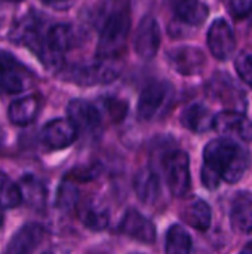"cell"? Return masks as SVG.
Returning a JSON list of instances; mask_svg holds the SVG:
<instances>
[{
    "label": "cell",
    "instance_id": "15",
    "mask_svg": "<svg viewBox=\"0 0 252 254\" xmlns=\"http://www.w3.org/2000/svg\"><path fill=\"white\" fill-rule=\"evenodd\" d=\"M230 222L235 231L241 234L252 232V193L239 192L232 201Z\"/></svg>",
    "mask_w": 252,
    "mask_h": 254
},
{
    "label": "cell",
    "instance_id": "33",
    "mask_svg": "<svg viewBox=\"0 0 252 254\" xmlns=\"http://www.w3.org/2000/svg\"><path fill=\"white\" fill-rule=\"evenodd\" d=\"M3 1H12V3H16V1H21V0H3Z\"/></svg>",
    "mask_w": 252,
    "mask_h": 254
},
{
    "label": "cell",
    "instance_id": "26",
    "mask_svg": "<svg viewBox=\"0 0 252 254\" xmlns=\"http://www.w3.org/2000/svg\"><path fill=\"white\" fill-rule=\"evenodd\" d=\"M79 201V190L71 182H62L58 195H56V205L62 210H71Z\"/></svg>",
    "mask_w": 252,
    "mask_h": 254
},
{
    "label": "cell",
    "instance_id": "7",
    "mask_svg": "<svg viewBox=\"0 0 252 254\" xmlns=\"http://www.w3.org/2000/svg\"><path fill=\"white\" fill-rule=\"evenodd\" d=\"M206 43H208L211 54L217 60L220 61L229 60L233 55L235 48H236V37L230 24L223 18L214 19L208 30Z\"/></svg>",
    "mask_w": 252,
    "mask_h": 254
},
{
    "label": "cell",
    "instance_id": "30",
    "mask_svg": "<svg viewBox=\"0 0 252 254\" xmlns=\"http://www.w3.org/2000/svg\"><path fill=\"white\" fill-rule=\"evenodd\" d=\"M43 3H48V4H59V3H65L68 0H42Z\"/></svg>",
    "mask_w": 252,
    "mask_h": 254
},
{
    "label": "cell",
    "instance_id": "12",
    "mask_svg": "<svg viewBox=\"0 0 252 254\" xmlns=\"http://www.w3.org/2000/svg\"><path fill=\"white\" fill-rule=\"evenodd\" d=\"M77 138V128L71 121L53 119L42 129V141L50 149H65Z\"/></svg>",
    "mask_w": 252,
    "mask_h": 254
},
{
    "label": "cell",
    "instance_id": "25",
    "mask_svg": "<svg viewBox=\"0 0 252 254\" xmlns=\"http://www.w3.org/2000/svg\"><path fill=\"white\" fill-rule=\"evenodd\" d=\"M22 202L19 186L4 173L0 171V207L15 208Z\"/></svg>",
    "mask_w": 252,
    "mask_h": 254
},
{
    "label": "cell",
    "instance_id": "22",
    "mask_svg": "<svg viewBox=\"0 0 252 254\" xmlns=\"http://www.w3.org/2000/svg\"><path fill=\"white\" fill-rule=\"evenodd\" d=\"M184 220L195 229L205 232L211 226L212 220V211L208 202L203 199H195L190 202L184 211Z\"/></svg>",
    "mask_w": 252,
    "mask_h": 254
},
{
    "label": "cell",
    "instance_id": "8",
    "mask_svg": "<svg viewBox=\"0 0 252 254\" xmlns=\"http://www.w3.org/2000/svg\"><path fill=\"white\" fill-rule=\"evenodd\" d=\"M169 65L183 76H195L205 68L206 58L202 49L195 46H178L166 55Z\"/></svg>",
    "mask_w": 252,
    "mask_h": 254
},
{
    "label": "cell",
    "instance_id": "21",
    "mask_svg": "<svg viewBox=\"0 0 252 254\" xmlns=\"http://www.w3.org/2000/svg\"><path fill=\"white\" fill-rule=\"evenodd\" d=\"M39 113V100L34 95H28L13 101L9 107V119L12 124L25 127L30 125Z\"/></svg>",
    "mask_w": 252,
    "mask_h": 254
},
{
    "label": "cell",
    "instance_id": "13",
    "mask_svg": "<svg viewBox=\"0 0 252 254\" xmlns=\"http://www.w3.org/2000/svg\"><path fill=\"white\" fill-rule=\"evenodd\" d=\"M45 240V229L37 223H28L22 226L10 240L7 253L24 254L34 252Z\"/></svg>",
    "mask_w": 252,
    "mask_h": 254
},
{
    "label": "cell",
    "instance_id": "5",
    "mask_svg": "<svg viewBox=\"0 0 252 254\" xmlns=\"http://www.w3.org/2000/svg\"><path fill=\"white\" fill-rule=\"evenodd\" d=\"M163 167L171 193L177 198L186 196L192 186L189 155L183 150H174L165 158Z\"/></svg>",
    "mask_w": 252,
    "mask_h": 254
},
{
    "label": "cell",
    "instance_id": "20",
    "mask_svg": "<svg viewBox=\"0 0 252 254\" xmlns=\"http://www.w3.org/2000/svg\"><path fill=\"white\" fill-rule=\"evenodd\" d=\"M177 18L192 27L202 25L209 13L208 6L201 0H172Z\"/></svg>",
    "mask_w": 252,
    "mask_h": 254
},
{
    "label": "cell",
    "instance_id": "31",
    "mask_svg": "<svg viewBox=\"0 0 252 254\" xmlns=\"http://www.w3.org/2000/svg\"><path fill=\"white\" fill-rule=\"evenodd\" d=\"M241 252H242V253H252V241H250Z\"/></svg>",
    "mask_w": 252,
    "mask_h": 254
},
{
    "label": "cell",
    "instance_id": "4",
    "mask_svg": "<svg viewBox=\"0 0 252 254\" xmlns=\"http://www.w3.org/2000/svg\"><path fill=\"white\" fill-rule=\"evenodd\" d=\"M206 91L212 98L224 104L229 110L245 113L248 107L245 91L226 71H217L208 82Z\"/></svg>",
    "mask_w": 252,
    "mask_h": 254
},
{
    "label": "cell",
    "instance_id": "17",
    "mask_svg": "<svg viewBox=\"0 0 252 254\" xmlns=\"http://www.w3.org/2000/svg\"><path fill=\"white\" fill-rule=\"evenodd\" d=\"M134 190L141 202L147 205L154 204L160 195V180L156 171L151 168L140 170L134 177Z\"/></svg>",
    "mask_w": 252,
    "mask_h": 254
},
{
    "label": "cell",
    "instance_id": "2",
    "mask_svg": "<svg viewBox=\"0 0 252 254\" xmlns=\"http://www.w3.org/2000/svg\"><path fill=\"white\" fill-rule=\"evenodd\" d=\"M131 18L126 9L114 7L104 16L97 46L98 58H116L126 46Z\"/></svg>",
    "mask_w": 252,
    "mask_h": 254
},
{
    "label": "cell",
    "instance_id": "24",
    "mask_svg": "<svg viewBox=\"0 0 252 254\" xmlns=\"http://www.w3.org/2000/svg\"><path fill=\"white\" fill-rule=\"evenodd\" d=\"M192 237L183 226L174 225L169 228L166 234V253L187 254L192 252Z\"/></svg>",
    "mask_w": 252,
    "mask_h": 254
},
{
    "label": "cell",
    "instance_id": "19",
    "mask_svg": "<svg viewBox=\"0 0 252 254\" xmlns=\"http://www.w3.org/2000/svg\"><path fill=\"white\" fill-rule=\"evenodd\" d=\"M79 217L91 231H104L110 223V210L98 199H89L80 207Z\"/></svg>",
    "mask_w": 252,
    "mask_h": 254
},
{
    "label": "cell",
    "instance_id": "28",
    "mask_svg": "<svg viewBox=\"0 0 252 254\" xmlns=\"http://www.w3.org/2000/svg\"><path fill=\"white\" fill-rule=\"evenodd\" d=\"M227 9L236 19H245L252 13V0H227Z\"/></svg>",
    "mask_w": 252,
    "mask_h": 254
},
{
    "label": "cell",
    "instance_id": "11",
    "mask_svg": "<svg viewBox=\"0 0 252 254\" xmlns=\"http://www.w3.org/2000/svg\"><path fill=\"white\" fill-rule=\"evenodd\" d=\"M214 128L221 134L236 135L244 141H252V122L244 112L224 110L214 118Z\"/></svg>",
    "mask_w": 252,
    "mask_h": 254
},
{
    "label": "cell",
    "instance_id": "29",
    "mask_svg": "<svg viewBox=\"0 0 252 254\" xmlns=\"http://www.w3.org/2000/svg\"><path fill=\"white\" fill-rule=\"evenodd\" d=\"M104 104H105L107 110L114 115V119L116 121H122L123 116L126 115V104H123L122 101H117V100L110 98V100L104 101Z\"/></svg>",
    "mask_w": 252,
    "mask_h": 254
},
{
    "label": "cell",
    "instance_id": "23",
    "mask_svg": "<svg viewBox=\"0 0 252 254\" xmlns=\"http://www.w3.org/2000/svg\"><path fill=\"white\" fill-rule=\"evenodd\" d=\"M21 196L33 208H42L46 202V189L34 176H25L21 180Z\"/></svg>",
    "mask_w": 252,
    "mask_h": 254
},
{
    "label": "cell",
    "instance_id": "32",
    "mask_svg": "<svg viewBox=\"0 0 252 254\" xmlns=\"http://www.w3.org/2000/svg\"><path fill=\"white\" fill-rule=\"evenodd\" d=\"M1 225H3V214H1V211H0V228H1Z\"/></svg>",
    "mask_w": 252,
    "mask_h": 254
},
{
    "label": "cell",
    "instance_id": "1",
    "mask_svg": "<svg viewBox=\"0 0 252 254\" xmlns=\"http://www.w3.org/2000/svg\"><path fill=\"white\" fill-rule=\"evenodd\" d=\"M250 165L251 153L248 149L229 137L214 138L203 149L202 183L209 190H215L221 180L235 185L245 176Z\"/></svg>",
    "mask_w": 252,
    "mask_h": 254
},
{
    "label": "cell",
    "instance_id": "3",
    "mask_svg": "<svg viewBox=\"0 0 252 254\" xmlns=\"http://www.w3.org/2000/svg\"><path fill=\"white\" fill-rule=\"evenodd\" d=\"M120 73V67L114 58H100L94 63H83L68 67L64 77L77 85H100L113 82Z\"/></svg>",
    "mask_w": 252,
    "mask_h": 254
},
{
    "label": "cell",
    "instance_id": "14",
    "mask_svg": "<svg viewBox=\"0 0 252 254\" xmlns=\"http://www.w3.org/2000/svg\"><path fill=\"white\" fill-rule=\"evenodd\" d=\"M68 118L73 125L79 129L91 131L95 129L101 122V115L98 109L85 100H71L68 103Z\"/></svg>",
    "mask_w": 252,
    "mask_h": 254
},
{
    "label": "cell",
    "instance_id": "16",
    "mask_svg": "<svg viewBox=\"0 0 252 254\" xmlns=\"http://www.w3.org/2000/svg\"><path fill=\"white\" fill-rule=\"evenodd\" d=\"M19 68V64L10 54L0 51V89L9 94H16L25 88Z\"/></svg>",
    "mask_w": 252,
    "mask_h": 254
},
{
    "label": "cell",
    "instance_id": "18",
    "mask_svg": "<svg viewBox=\"0 0 252 254\" xmlns=\"http://www.w3.org/2000/svg\"><path fill=\"white\" fill-rule=\"evenodd\" d=\"M214 118L215 115L203 104H192L181 113V124L192 132L203 134L214 128Z\"/></svg>",
    "mask_w": 252,
    "mask_h": 254
},
{
    "label": "cell",
    "instance_id": "27",
    "mask_svg": "<svg viewBox=\"0 0 252 254\" xmlns=\"http://www.w3.org/2000/svg\"><path fill=\"white\" fill-rule=\"evenodd\" d=\"M235 67L239 77L252 86V52H241L235 61Z\"/></svg>",
    "mask_w": 252,
    "mask_h": 254
},
{
    "label": "cell",
    "instance_id": "6",
    "mask_svg": "<svg viewBox=\"0 0 252 254\" xmlns=\"http://www.w3.org/2000/svg\"><path fill=\"white\" fill-rule=\"evenodd\" d=\"M171 85L166 82L154 80L149 83L140 95L138 100V118L141 121L154 119L159 112L165 107L166 101L171 97Z\"/></svg>",
    "mask_w": 252,
    "mask_h": 254
},
{
    "label": "cell",
    "instance_id": "9",
    "mask_svg": "<svg viewBox=\"0 0 252 254\" xmlns=\"http://www.w3.org/2000/svg\"><path fill=\"white\" fill-rule=\"evenodd\" d=\"M120 234L134 238L143 244H153L157 238L156 226L137 210H128L119 225Z\"/></svg>",
    "mask_w": 252,
    "mask_h": 254
},
{
    "label": "cell",
    "instance_id": "10",
    "mask_svg": "<svg viewBox=\"0 0 252 254\" xmlns=\"http://www.w3.org/2000/svg\"><path fill=\"white\" fill-rule=\"evenodd\" d=\"M135 52L144 58L151 60L159 51L160 46V28L157 21L153 16H144L140 22V27L135 33Z\"/></svg>",
    "mask_w": 252,
    "mask_h": 254
}]
</instances>
